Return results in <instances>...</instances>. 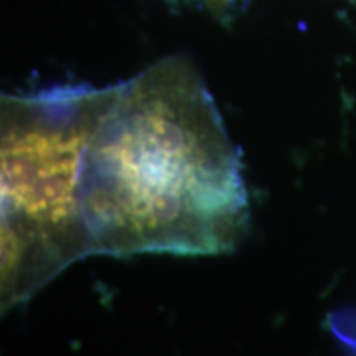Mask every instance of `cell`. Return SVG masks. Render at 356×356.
<instances>
[{"label": "cell", "mask_w": 356, "mask_h": 356, "mask_svg": "<svg viewBox=\"0 0 356 356\" xmlns=\"http://www.w3.org/2000/svg\"><path fill=\"white\" fill-rule=\"evenodd\" d=\"M79 203L91 256L238 246L249 225L241 157L186 58L118 84L84 152Z\"/></svg>", "instance_id": "6da1fadb"}, {"label": "cell", "mask_w": 356, "mask_h": 356, "mask_svg": "<svg viewBox=\"0 0 356 356\" xmlns=\"http://www.w3.org/2000/svg\"><path fill=\"white\" fill-rule=\"evenodd\" d=\"M115 86L2 97L0 305L10 310L89 254L79 203L86 147Z\"/></svg>", "instance_id": "7a4b0ae2"}, {"label": "cell", "mask_w": 356, "mask_h": 356, "mask_svg": "<svg viewBox=\"0 0 356 356\" xmlns=\"http://www.w3.org/2000/svg\"><path fill=\"white\" fill-rule=\"evenodd\" d=\"M216 2H218V0H216Z\"/></svg>", "instance_id": "3957f363"}]
</instances>
